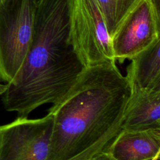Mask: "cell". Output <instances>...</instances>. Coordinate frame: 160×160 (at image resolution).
<instances>
[{"instance_id":"1","label":"cell","mask_w":160,"mask_h":160,"mask_svg":"<svg viewBox=\"0 0 160 160\" xmlns=\"http://www.w3.org/2000/svg\"><path fill=\"white\" fill-rule=\"evenodd\" d=\"M131 94L115 61L86 66L66 97L48 114L53 118L47 160H91L121 130Z\"/></svg>"},{"instance_id":"2","label":"cell","mask_w":160,"mask_h":160,"mask_svg":"<svg viewBox=\"0 0 160 160\" xmlns=\"http://www.w3.org/2000/svg\"><path fill=\"white\" fill-rule=\"evenodd\" d=\"M38 0H4L0 4V80L9 82L28 54Z\"/></svg>"},{"instance_id":"3","label":"cell","mask_w":160,"mask_h":160,"mask_svg":"<svg viewBox=\"0 0 160 160\" xmlns=\"http://www.w3.org/2000/svg\"><path fill=\"white\" fill-rule=\"evenodd\" d=\"M72 32L76 49L85 66L116 61L111 39L96 0H74Z\"/></svg>"},{"instance_id":"4","label":"cell","mask_w":160,"mask_h":160,"mask_svg":"<svg viewBox=\"0 0 160 160\" xmlns=\"http://www.w3.org/2000/svg\"><path fill=\"white\" fill-rule=\"evenodd\" d=\"M52 125L47 114L38 119L18 117L0 126V160H47Z\"/></svg>"},{"instance_id":"5","label":"cell","mask_w":160,"mask_h":160,"mask_svg":"<svg viewBox=\"0 0 160 160\" xmlns=\"http://www.w3.org/2000/svg\"><path fill=\"white\" fill-rule=\"evenodd\" d=\"M160 38V23L149 0H139L111 38L115 60L122 63Z\"/></svg>"},{"instance_id":"6","label":"cell","mask_w":160,"mask_h":160,"mask_svg":"<svg viewBox=\"0 0 160 160\" xmlns=\"http://www.w3.org/2000/svg\"><path fill=\"white\" fill-rule=\"evenodd\" d=\"M102 153L109 160H151L160 153V129H121Z\"/></svg>"},{"instance_id":"7","label":"cell","mask_w":160,"mask_h":160,"mask_svg":"<svg viewBox=\"0 0 160 160\" xmlns=\"http://www.w3.org/2000/svg\"><path fill=\"white\" fill-rule=\"evenodd\" d=\"M151 129H160V89L131 87L121 129L142 131Z\"/></svg>"},{"instance_id":"8","label":"cell","mask_w":160,"mask_h":160,"mask_svg":"<svg viewBox=\"0 0 160 160\" xmlns=\"http://www.w3.org/2000/svg\"><path fill=\"white\" fill-rule=\"evenodd\" d=\"M130 59L126 77L131 86L160 89V38Z\"/></svg>"},{"instance_id":"9","label":"cell","mask_w":160,"mask_h":160,"mask_svg":"<svg viewBox=\"0 0 160 160\" xmlns=\"http://www.w3.org/2000/svg\"><path fill=\"white\" fill-rule=\"evenodd\" d=\"M104 17L107 31L113 37L128 14L139 0H96Z\"/></svg>"},{"instance_id":"10","label":"cell","mask_w":160,"mask_h":160,"mask_svg":"<svg viewBox=\"0 0 160 160\" xmlns=\"http://www.w3.org/2000/svg\"><path fill=\"white\" fill-rule=\"evenodd\" d=\"M152 8L155 18L160 23V0H149Z\"/></svg>"},{"instance_id":"11","label":"cell","mask_w":160,"mask_h":160,"mask_svg":"<svg viewBox=\"0 0 160 160\" xmlns=\"http://www.w3.org/2000/svg\"><path fill=\"white\" fill-rule=\"evenodd\" d=\"M98 160H109L108 159L104 154L103 153H101L98 156Z\"/></svg>"},{"instance_id":"12","label":"cell","mask_w":160,"mask_h":160,"mask_svg":"<svg viewBox=\"0 0 160 160\" xmlns=\"http://www.w3.org/2000/svg\"><path fill=\"white\" fill-rule=\"evenodd\" d=\"M4 1V0H0V4H1Z\"/></svg>"},{"instance_id":"13","label":"cell","mask_w":160,"mask_h":160,"mask_svg":"<svg viewBox=\"0 0 160 160\" xmlns=\"http://www.w3.org/2000/svg\"><path fill=\"white\" fill-rule=\"evenodd\" d=\"M1 132H0V145H1Z\"/></svg>"}]
</instances>
